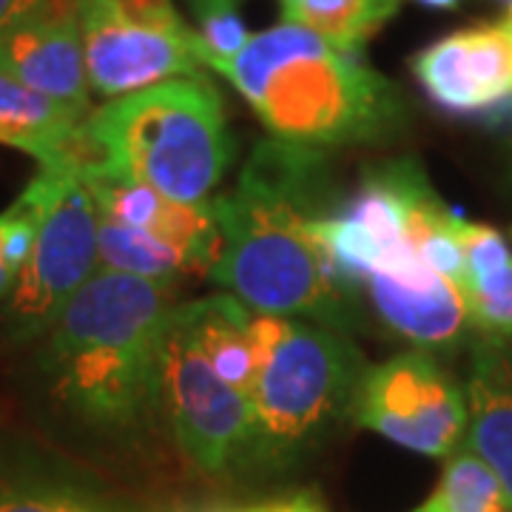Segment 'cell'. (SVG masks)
<instances>
[{"mask_svg": "<svg viewBox=\"0 0 512 512\" xmlns=\"http://www.w3.org/2000/svg\"><path fill=\"white\" fill-rule=\"evenodd\" d=\"M365 288L384 325L419 348H450L473 325L461 288L430 268L421 254L402 256L376 271Z\"/></svg>", "mask_w": 512, "mask_h": 512, "instance_id": "12", "label": "cell"}, {"mask_svg": "<svg viewBox=\"0 0 512 512\" xmlns=\"http://www.w3.org/2000/svg\"><path fill=\"white\" fill-rule=\"evenodd\" d=\"M185 325L205 359L234 390L251 396L256 379L251 313L231 293H217L180 305Z\"/></svg>", "mask_w": 512, "mask_h": 512, "instance_id": "16", "label": "cell"}, {"mask_svg": "<svg viewBox=\"0 0 512 512\" xmlns=\"http://www.w3.org/2000/svg\"><path fill=\"white\" fill-rule=\"evenodd\" d=\"M507 117H510V123H512V100L507 103Z\"/></svg>", "mask_w": 512, "mask_h": 512, "instance_id": "30", "label": "cell"}, {"mask_svg": "<svg viewBox=\"0 0 512 512\" xmlns=\"http://www.w3.org/2000/svg\"><path fill=\"white\" fill-rule=\"evenodd\" d=\"M279 3H282V6H285V3H293V0H279Z\"/></svg>", "mask_w": 512, "mask_h": 512, "instance_id": "32", "label": "cell"}, {"mask_svg": "<svg viewBox=\"0 0 512 512\" xmlns=\"http://www.w3.org/2000/svg\"><path fill=\"white\" fill-rule=\"evenodd\" d=\"M504 26L510 29V35H512V9H510V12H507V18H504Z\"/></svg>", "mask_w": 512, "mask_h": 512, "instance_id": "29", "label": "cell"}, {"mask_svg": "<svg viewBox=\"0 0 512 512\" xmlns=\"http://www.w3.org/2000/svg\"><path fill=\"white\" fill-rule=\"evenodd\" d=\"M171 288L100 268L57 316L40 367L77 419L126 430L157 404Z\"/></svg>", "mask_w": 512, "mask_h": 512, "instance_id": "2", "label": "cell"}, {"mask_svg": "<svg viewBox=\"0 0 512 512\" xmlns=\"http://www.w3.org/2000/svg\"><path fill=\"white\" fill-rule=\"evenodd\" d=\"M242 512H262V507H254V510H242Z\"/></svg>", "mask_w": 512, "mask_h": 512, "instance_id": "31", "label": "cell"}, {"mask_svg": "<svg viewBox=\"0 0 512 512\" xmlns=\"http://www.w3.org/2000/svg\"><path fill=\"white\" fill-rule=\"evenodd\" d=\"M83 131L111 171L185 205L214 200L234 160L225 106L208 77H177L109 100Z\"/></svg>", "mask_w": 512, "mask_h": 512, "instance_id": "4", "label": "cell"}, {"mask_svg": "<svg viewBox=\"0 0 512 512\" xmlns=\"http://www.w3.org/2000/svg\"><path fill=\"white\" fill-rule=\"evenodd\" d=\"M0 512H109L69 484L35 478H0Z\"/></svg>", "mask_w": 512, "mask_h": 512, "instance_id": "21", "label": "cell"}, {"mask_svg": "<svg viewBox=\"0 0 512 512\" xmlns=\"http://www.w3.org/2000/svg\"><path fill=\"white\" fill-rule=\"evenodd\" d=\"M504 3H507V6H510V9H512V0H504Z\"/></svg>", "mask_w": 512, "mask_h": 512, "instance_id": "33", "label": "cell"}, {"mask_svg": "<svg viewBox=\"0 0 512 512\" xmlns=\"http://www.w3.org/2000/svg\"><path fill=\"white\" fill-rule=\"evenodd\" d=\"M402 0H293L282 6V20L299 23L328 43L359 52L387 20L399 12Z\"/></svg>", "mask_w": 512, "mask_h": 512, "instance_id": "18", "label": "cell"}, {"mask_svg": "<svg viewBox=\"0 0 512 512\" xmlns=\"http://www.w3.org/2000/svg\"><path fill=\"white\" fill-rule=\"evenodd\" d=\"M456 237L461 251H464V262H467V276H481L498 271L501 265H507L512 259L507 239L501 237L490 225L481 222H467L461 214H456Z\"/></svg>", "mask_w": 512, "mask_h": 512, "instance_id": "23", "label": "cell"}, {"mask_svg": "<svg viewBox=\"0 0 512 512\" xmlns=\"http://www.w3.org/2000/svg\"><path fill=\"white\" fill-rule=\"evenodd\" d=\"M424 94L453 114L507 109L512 100V35L501 23H484L441 37L413 57Z\"/></svg>", "mask_w": 512, "mask_h": 512, "instance_id": "10", "label": "cell"}, {"mask_svg": "<svg viewBox=\"0 0 512 512\" xmlns=\"http://www.w3.org/2000/svg\"><path fill=\"white\" fill-rule=\"evenodd\" d=\"M353 421L419 456H450L470 424L467 393L424 350L367 367Z\"/></svg>", "mask_w": 512, "mask_h": 512, "instance_id": "9", "label": "cell"}, {"mask_svg": "<svg viewBox=\"0 0 512 512\" xmlns=\"http://www.w3.org/2000/svg\"><path fill=\"white\" fill-rule=\"evenodd\" d=\"M325 185L319 148L259 143L237 185L211 200L222 234L211 282L254 313L302 316L322 328L348 330L353 293L336 282L313 234V220L328 214Z\"/></svg>", "mask_w": 512, "mask_h": 512, "instance_id": "1", "label": "cell"}, {"mask_svg": "<svg viewBox=\"0 0 512 512\" xmlns=\"http://www.w3.org/2000/svg\"><path fill=\"white\" fill-rule=\"evenodd\" d=\"M262 512H328L313 495H296L288 501H279V504H265Z\"/></svg>", "mask_w": 512, "mask_h": 512, "instance_id": "25", "label": "cell"}, {"mask_svg": "<svg viewBox=\"0 0 512 512\" xmlns=\"http://www.w3.org/2000/svg\"><path fill=\"white\" fill-rule=\"evenodd\" d=\"M97 205L83 180V165L74 168L40 225L35 251L15 279L6 305V336L23 345L46 336L72 296L97 271Z\"/></svg>", "mask_w": 512, "mask_h": 512, "instance_id": "8", "label": "cell"}, {"mask_svg": "<svg viewBox=\"0 0 512 512\" xmlns=\"http://www.w3.org/2000/svg\"><path fill=\"white\" fill-rule=\"evenodd\" d=\"M242 0H191L194 12L205 15V12H214V9H237Z\"/></svg>", "mask_w": 512, "mask_h": 512, "instance_id": "26", "label": "cell"}, {"mask_svg": "<svg viewBox=\"0 0 512 512\" xmlns=\"http://www.w3.org/2000/svg\"><path fill=\"white\" fill-rule=\"evenodd\" d=\"M421 6H430V9H453L458 6V0H419Z\"/></svg>", "mask_w": 512, "mask_h": 512, "instance_id": "28", "label": "cell"}, {"mask_svg": "<svg viewBox=\"0 0 512 512\" xmlns=\"http://www.w3.org/2000/svg\"><path fill=\"white\" fill-rule=\"evenodd\" d=\"M251 345L256 379L245 458L288 467L353 413L365 359L339 330L271 313L251 316Z\"/></svg>", "mask_w": 512, "mask_h": 512, "instance_id": "5", "label": "cell"}, {"mask_svg": "<svg viewBox=\"0 0 512 512\" xmlns=\"http://www.w3.org/2000/svg\"><path fill=\"white\" fill-rule=\"evenodd\" d=\"M276 140L299 146L373 143L404 117L399 89L359 52L328 43L282 20L251 35L245 49L217 66Z\"/></svg>", "mask_w": 512, "mask_h": 512, "instance_id": "3", "label": "cell"}, {"mask_svg": "<svg viewBox=\"0 0 512 512\" xmlns=\"http://www.w3.org/2000/svg\"><path fill=\"white\" fill-rule=\"evenodd\" d=\"M83 180L92 191L100 220L151 231L165 242L177 245L194 262L197 274L200 271L211 274L222 251L214 202L185 205V202L168 200L151 185L126 177L120 171H111L97 157L83 165Z\"/></svg>", "mask_w": 512, "mask_h": 512, "instance_id": "11", "label": "cell"}, {"mask_svg": "<svg viewBox=\"0 0 512 512\" xmlns=\"http://www.w3.org/2000/svg\"><path fill=\"white\" fill-rule=\"evenodd\" d=\"M74 0H0V35L20 23L72 12Z\"/></svg>", "mask_w": 512, "mask_h": 512, "instance_id": "24", "label": "cell"}, {"mask_svg": "<svg viewBox=\"0 0 512 512\" xmlns=\"http://www.w3.org/2000/svg\"><path fill=\"white\" fill-rule=\"evenodd\" d=\"M86 120L29 89L0 69V143L32 154L40 165L89 163L94 148L86 140Z\"/></svg>", "mask_w": 512, "mask_h": 512, "instance_id": "15", "label": "cell"}, {"mask_svg": "<svg viewBox=\"0 0 512 512\" xmlns=\"http://www.w3.org/2000/svg\"><path fill=\"white\" fill-rule=\"evenodd\" d=\"M461 293L467 299L470 322L484 336L512 342V259L498 271L470 276Z\"/></svg>", "mask_w": 512, "mask_h": 512, "instance_id": "20", "label": "cell"}, {"mask_svg": "<svg viewBox=\"0 0 512 512\" xmlns=\"http://www.w3.org/2000/svg\"><path fill=\"white\" fill-rule=\"evenodd\" d=\"M0 69L77 117H89L92 89L74 9L20 23L0 35Z\"/></svg>", "mask_w": 512, "mask_h": 512, "instance_id": "13", "label": "cell"}, {"mask_svg": "<svg viewBox=\"0 0 512 512\" xmlns=\"http://www.w3.org/2000/svg\"><path fill=\"white\" fill-rule=\"evenodd\" d=\"M157 407L165 410L185 458L202 473L220 476L248 456L251 399L211 367L180 308H171L163 333Z\"/></svg>", "mask_w": 512, "mask_h": 512, "instance_id": "7", "label": "cell"}, {"mask_svg": "<svg viewBox=\"0 0 512 512\" xmlns=\"http://www.w3.org/2000/svg\"><path fill=\"white\" fill-rule=\"evenodd\" d=\"M97 251H100V268L114 274L140 276L151 282H168L174 285L177 276L197 274L194 262L163 237L143 231V228H126L117 222L100 220L97 225Z\"/></svg>", "mask_w": 512, "mask_h": 512, "instance_id": "17", "label": "cell"}, {"mask_svg": "<svg viewBox=\"0 0 512 512\" xmlns=\"http://www.w3.org/2000/svg\"><path fill=\"white\" fill-rule=\"evenodd\" d=\"M197 20H200L197 46H200L202 66L217 69L220 63L239 55L245 43L251 40L237 9H214V12L197 15Z\"/></svg>", "mask_w": 512, "mask_h": 512, "instance_id": "22", "label": "cell"}, {"mask_svg": "<svg viewBox=\"0 0 512 512\" xmlns=\"http://www.w3.org/2000/svg\"><path fill=\"white\" fill-rule=\"evenodd\" d=\"M15 279H18V276L9 271V265H6V259H3V251H0V302L9 299V293L15 288Z\"/></svg>", "mask_w": 512, "mask_h": 512, "instance_id": "27", "label": "cell"}, {"mask_svg": "<svg viewBox=\"0 0 512 512\" xmlns=\"http://www.w3.org/2000/svg\"><path fill=\"white\" fill-rule=\"evenodd\" d=\"M467 407V447L493 467L512 510V342L478 339L467 376Z\"/></svg>", "mask_w": 512, "mask_h": 512, "instance_id": "14", "label": "cell"}, {"mask_svg": "<svg viewBox=\"0 0 512 512\" xmlns=\"http://www.w3.org/2000/svg\"><path fill=\"white\" fill-rule=\"evenodd\" d=\"M89 89L103 100L202 77L197 32L171 0H74Z\"/></svg>", "mask_w": 512, "mask_h": 512, "instance_id": "6", "label": "cell"}, {"mask_svg": "<svg viewBox=\"0 0 512 512\" xmlns=\"http://www.w3.org/2000/svg\"><path fill=\"white\" fill-rule=\"evenodd\" d=\"M416 512H419V510H416Z\"/></svg>", "mask_w": 512, "mask_h": 512, "instance_id": "34", "label": "cell"}, {"mask_svg": "<svg viewBox=\"0 0 512 512\" xmlns=\"http://www.w3.org/2000/svg\"><path fill=\"white\" fill-rule=\"evenodd\" d=\"M510 501L493 467L470 450L456 447L441 473L439 484L419 512H507Z\"/></svg>", "mask_w": 512, "mask_h": 512, "instance_id": "19", "label": "cell"}]
</instances>
